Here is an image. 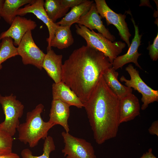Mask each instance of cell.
I'll return each instance as SVG.
<instances>
[{"mask_svg":"<svg viewBox=\"0 0 158 158\" xmlns=\"http://www.w3.org/2000/svg\"><path fill=\"white\" fill-rule=\"evenodd\" d=\"M93 3V1L85 0L79 5L72 8L70 12L56 23L59 25L71 26L89 11Z\"/></svg>","mask_w":158,"mask_h":158,"instance_id":"d6986e66","label":"cell"},{"mask_svg":"<svg viewBox=\"0 0 158 158\" xmlns=\"http://www.w3.org/2000/svg\"><path fill=\"white\" fill-rule=\"evenodd\" d=\"M55 146L53 138L48 136L45 139L43 144V153L40 156L33 155L31 151L28 148L23 150L21 153L22 158H50V153L55 149Z\"/></svg>","mask_w":158,"mask_h":158,"instance_id":"cb8c5ba5","label":"cell"},{"mask_svg":"<svg viewBox=\"0 0 158 158\" xmlns=\"http://www.w3.org/2000/svg\"><path fill=\"white\" fill-rule=\"evenodd\" d=\"M120 100L102 75L89 99L83 104L94 138L98 145L117 136L120 124Z\"/></svg>","mask_w":158,"mask_h":158,"instance_id":"7a4b0ae2","label":"cell"},{"mask_svg":"<svg viewBox=\"0 0 158 158\" xmlns=\"http://www.w3.org/2000/svg\"><path fill=\"white\" fill-rule=\"evenodd\" d=\"M37 26L36 22L30 19L17 16L10 27L0 34V40L6 37L13 39L15 46H18L25 34L29 30H34Z\"/></svg>","mask_w":158,"mask_h":158,"instance_id":"8fae6325","label":"cell"},{"mask_svg":"<svg viewBox=\"0 0 158 158\" xmlns=\"http://www.w3.org/2000/svg\"><path fill=\"white\" fill-rule=\"evenodd\" d=\"M0 104L5 116L4 120L0 123L3 128L13 137L20 124L19 119L23 115L24 106L13 94L5 96L0 94Z\"/></svg>","mask_w":158,"mask_h":158,"instance_id":"5b68a950","label":"cell"},{"mask_svg":"<svg viewBox=\"0 0 158 158\" xmlns=\"http://www.w3.org/2000/svg\"><path fill=\"white\" fill-rule=\"evenodd\" d=\"M85 0H61L63 5L66 7L71 8L77 6Z\"/></svg>","mask_w":158,"mask_h":158,"instance_id":"4316f807","label":"cell"},{"mask_svg":"<svg viewBox=\"0 0 158 158\" xmlns=\"http://www.w3.org/2000/svg\"><path fill=\"white\" fill-rule=\"evenodd\" d=\"M113 67L109 68L102 73L108 86L120 98L132 93V89L123 85L118 80V73Z\"/></svg>","mask_w":158,"mask_h":158,"instance_id":"ac0fdd59","label":"cell"},{"mask_svg":"<svg viewBox=\"0 0 158 158\" xmlns=\"http://www.w3.org/2000/svg\"><path fill=\"white\" fill-rule=\"evenodd\" d=\"M35 0H5L0 13L2 18L11 25L17 16V11L22 6L32 3Z\"/></svg>","mask_w":158,"mask_h":158,"instance_id":"44dd1931","label":"cell"},{"mask_svg":"<svg viewBox=\"0 0 158 158\" xmlns=\"http://www.w3.org/2000/svg\"><path fill=\"white\" fill-rule=\"evenodd\" d=\"M75 28L76 33L85 40L87 46L103 53L112 64L126 47L125 43L121 41L112 42L101 33L91 30L83 25L76 24Z\"/></svg>","mask_w":158,"mask_h":158,"instance_id":"277c9868","label":"cell"},{"mask_svg":"<svg viewBox=\"0 0 158 158\" xmlns=\"http://www.w3.org/2000/svg\"><path fill=\"white\" fill-rule=\"evenodd\" d=\"M140 158H158L153 154L152 150L150 148L148 151L144 153Z\"/></svg>","mask_w":158,"mask_h":158,"instance_id":"f1b7e54d","label":"cell"},{"mask_svg":"<svg viewBox=\"0 0 158 158\" xmlns=\"http://www.w3.org/2000/svg\"><path fill=\"white\" fill-rule=\"evenodd\" d=\"M134 27L135 34L127 52L125 54L117 56L113 60L112 67L116 70L119 68H122L126 64L132 62L140 69L142 68L138 62V59L141 54L138 52L139 47L141 44L142 35H139L138 27L135 24L132 17L131 19Z\"/></svg>","mask_w":158,"mask_h":158,"instance_id":"7c38bea8","label":"cell"},{"mask_svg":"<svg viewBox=\"0 0 158 158\" xmlns=\"http://www.w3.org/2000/svg\"><path fill=\"white\" fill-rule=\"evenodd\" d=\"M0 158H20L17 154L12 152L10 153L0 155Z\"/></svg>","mask_w":158,"mask_h":158,"instance_id":"f546056e","label":"cell"},{"mask_svg":"<svg viewBox=\"0 0 158 158\" xmlns=\"http://www.w3.org/2000/svg\"><path fill=\"white\" fill-rule=\"evenodd\" d=\"M44 8L49 18L54 23L65 16L69 9L64 6L61 0H46Z\"/></svg>","mask_w":158,"mask_h":158,"instance_id":"7402d4cb","label":"cell"},{"mask_svg":"<svg viewBox=\"0 0 158 158\" xmlns=\"http://www.w3.org/2000/svg\"><path fill=\"white\" fill-rule=\"evenodd\" d=\"M44 108V105L40 104L28 112L25 122L20 124L17 128L18 139L24 144H28L31 148L37 146L41 139H45L49 130L55 126L49 121L43 120L41 114Z\"/></svg>","mask_w":158,"mask_h":158,"instance_id":"3957f363","label":"cell"},{"mask_svg":"<svg viewBox=\"0 0 158 158\" xmlns=\"http://www.w3.org/2000/svg\"><path fill=\"white\" fill-rule=\"evenodd\" d=\"M4 1V0H0V19L1 18V17L0 16L1 11Z\"/></svg>","mask_w":158,"mask_h":158,"instance_id":"4dcf8cb0","label":"cell"},{"mask_svg":"<svg viewBox=\"0 0 158 158\" xmlns=\"http://www.w3.org/2000/svg\"><path fill=\"white\" fill-rule=\"evenodd\" d=\"M95 1L97 11L100 16L105 19L107 25L112 24L116 27L121 38L129 47L130 45L129 39L131 35L125 20L126 15L114 11L108 6L105 0Z\"/></svg>","mask_w":158,"mask_h":158,"instance_id":"9c48e42d","label":"cell"},{"mask_svg":"<svg viewBox=\"0 0 158 158\" xmlns=\"http://www.w3.org/2000/svg\"><path fill=\"white\" fill-rule=\"evenodd\" d=\"M71 26L59 25L55 31L54 37L51 40L50 47L63 49L68 47L74 42V39L70 29Z\"/></svg>","mask_w":158,"mask_h":158,"instance_id":"ffe728a7","label":"cell"},{"mask_svg":"<svg viewBox=\"0 0 158 158\" xmlns=\"http://www.w3.org/2000/svg\"><path fill=\"white\" fill-rule=\"evenodd\" d=\"M101 18L97 11L95 4L94 3L89 11L81 16L76 23L83 25L90 30H97L107 39L114 42L116 40L115 37L105 27Z\"/></svg>","mask_w":158,"mask_h":158,"instance_id":"4fadbf2b","label":"cell"},{"mask_svg":"<svg viewBox=\"0 0 158 158\" xmlns=\"http://www.w3.org/2000/svg\"><path fill=\"white\" fill-rule=\"evenodd\" d=\"M63 55L57 54L51 49L47 50L42 64V68L55 83L62 81Z\"/></svg>","mask_w":158,"mask_h":158,"instance_id":"9a60e30c","label":"cell"},{"mask_svg":"<svg viewBox=\"0 0 158 158\" xmlns=\"http://www.w3.org/2000/svg\"><path fill=\"white\" fill-rule=\"evenodd\" d=\"M150 134L158 136V121L153 122L148 130Z\"/></svg>","mask_w":158,"mask_h":158,"instance_id":"83f0119b","label":"cell"},{"mask_svg":"<svg viewBox=\"0 0 158 158\" xmlns=\"http://www.w3.org/2000/svg\"><path fill=\"white\" fill-rule=\"evenodd\" d=\"M17 51L24 65H32L40 70L42 69L45 54L35 43L32 31H28L23 36L17 48Z\"/></svg>","mask_w":158,"mask_h":158,"instance_id":"52a82bcc","label":"cell"},{"mask_svg":"<svg viewBox=\"0 0 158 158\" xmlns=\"http://www.w3.org/2000/svg\"><path fill=\"white\" fill-rule=\"evenodd\" d=\"M126 70L129 74L130 78L128 80L124 76L120 78L121 82H125L126 86L137 91L142 95L141 101L142 103L141 109H146L149 105L158 101V91L153 89L147 85L140 77L139 72L134 68L131 64H129Z\"/></svg>","mask_w":158,"mask_h":158,"instance_id":"8992f818","label":"cell"},{"mask_svg":"<svg viewBox=\"0 0 158 158\" xmlns=\"http://www.w3.org/2000/svg\"><path fill=\"white\" fill-rule=\"evenodd\" d=\"M13 138L2 128L0 123V155L12 152Z\"/></svg>","mask_w":158,"mask_h":158,"instance_id":"d4e9b609","label":"cell"},{"mask_svg":"<svg viewBox=\"0 0 158 158\" xmlns=\"http://www.w3.org/2000/svg\"><path fill=\"white\" fill-rule=\"evenodd\" d=\"M112 67L109 58L103 53L83 45L74 50L63 64L61 81L83 104L103 72Z\"/></svg>","mask_w":158,"mask_h":158,"instance_id":"6da1fadb","label":"cell"},{"mask_svg":"<svg viewBox=\"0 0 158 158\" xmlns=\"http://www.w3.org/2000/svg\"><path fill=\"white\" fill-rule=\"evenodd\" d=\"M70 106L58 99H53L49 121L55 125H59L66 132L70 131L68 120L70 114Z\"/></svg>","mask_w":158,"mask_h":158,"instance_id":"2e32d148","label":"cell"},{"mask_svg":"<svg viewBox=\"0 0 158 158\" xmlns=\"http://www.w3.org/2000/svg\"><path fill=\"white\" fill-rule=\"evenodd\" d=\"M119 107L120 124L133 120L140 114L139 100L132 93L120 99Z\"/></svg>","mask_w":158,"mask_h":158,"instance_id":"5bb4252c","label":"cell"},{"mask_svg":"<svg viewBox=\"0 0 158 158\" xmlns=\"http://www.w3.org/2000/svg\"><path fill=\"white\" fill-rule=\"evenodd\" d=\"M53 99H58L70 106L83 107V103L75 94L62 81L52 85Z\"/></svg>","mask_w":158,"mask_h":158,"instance_id":"e0dca14e","label":"cell"},{"mask_svg":"<svg viewBox=\"0 0 158 158\" xmlns=\"http://www.w3.org/2000/svg\"><path fill=\"white\" fill-rule=\"evenodd\" d=\"M0 44V70L2 68V63L7 59L18 55L17 48L14 45L12 38H4Z\"/></svg>","mask_w":158,"mask_h":158,"instance_id":"603a6c76","label":"cell"},{"mask_svg":"<svg viewBox=\"0 0 158 158\" xmlns=\"http://www.w3.org/2000/svg\"><path fill=\"white\" fill-rule=\"evenodd\" d=\"M149 50V54L151 59L153 61H156L158 59V33L154 38L153 43L150 44L149 42L147 48Z\"/></svg>","mask_w":158,"mask_h":158,"instance_id":"484cf974","label":"cell"},{"mask_svg":"<svg viewBox=\"0 0 158 158\" xmlns=\"http://www.w3.org/2000/svg\"><path fill=\"white\" fill-rule=\"evenodd\" d=\"M64 143L62 150L66 158H96L92 144L85 140L74 137L69 132L61 133Z\"/></svg>","mask_w":158,"mask_h":158,"instance_id":"ba28073f","label":"cell"},{"mask_svg":"<svg viewBox=\"0 0 158 158\" xmlns=\"http://www.w3.org/2000/svg\"><path fill=\"white\" fill-rule=\"evenodd\" d=\"M44 3L43 0H35L32 3L19 8L16 12V15L22 16L27 13H32L45 24L49 33V37L46 39L48 50L51 49L50 47V42L54 37L56 29L59 25L53 23L49 18L44 9Z\"/></svg>","mask_w":158,"mask_h":158,"instance_id":"30bf717a","label":"cell"}]
</instances>
